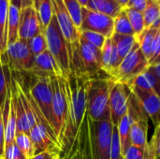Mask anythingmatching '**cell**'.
<instances>
[{"mask_svg":"<svg viewBox=\"0 0 160 159\" xmlns=\"http://www.w3.org/2000/svg\"><path fill=\"white\" fill-rule=\"evenodd\" d=\"M67 80L69 88V117L60 150V152H65L66 156L73 146L86 117L90 78L70 75Z\"/></svg>","mask_w":160,"mask_h":159,"instance_id":"cell-1","label":"cell"},{"mask_svg":"<svg viewBox=\"0 0 160 159\" xmlns=\"http://www.w3.org/2000/svg\"><path fill=\"white\" fill-rule=\"evenodd\" d=\"M115 82L104 71L90 78L87 91L86 114L92 121H101L111 117L109 99Z\"/></svg>","mask_w":160,"mask_h":159,"instance_id":"cell-2","label":"cell"},{"mask_svg":"<svg viewBox=\"0 0 160 159\" xmlns=\"http://www.w3.org/2000/svg\"><path fill=\"white\" fill-rule=\"evenodd\" d=\"M52 112L54 119V132L61 150V143L69 117V88L67 78L52 77Z\"/></svg>","mask_w":160,"mask_h":159,"instance_id":"cell-3","label":"cell"},{"mask_svg":"<svg viewBox=\"0 0 160 159\" xmlns=\"http://www.w3.org/2000/svg\"><path fill=\"white\" fill-rule=\"evenodd\" d=\"M71 75L93 78L102 72L101 50L80 38L78 50L70 58Z\"/></svg>","mask_w":160,"mask_h":159,"instance_id":"cell-4","label":"cell"},{"mask_svg":"<svg viewBox=\"0 0 160 159\" xmlns=\"http://www.w3.org/2000/svg\"><path fill=\"white\" fill-rule=\"evenodd\" d=\"M88 143L91 159H111V142L113 125L111 117L92 121L87 116Z\"/></svg>","mask_w":160,"mask_h":159,"instance_id":"cell-5","label":"cell"},{"mask_svg":"<svg viewBox=\"0 0 160 159\" xmlns=\"http://www.w3.org/2000/svg\"><path fill=\"white\" fill-rule=\"evenodd\" d=\"M44 35L47 41L48 51L57 62L64 77L68 78L71 75V70L68 43L60 30L55 16L52 19Z\"/></svg>","mask_w":160,"mask_h":159,"instance_id":"cell-6","label":"cell"},{"mask_svg":"<svg viewBox=\"0 0 160 159\" xmlns=\"http://www.w3.org/2000/svg\"><path fill=\"white\" fill-rule=\"evenodd\" d=\"M3 64H6L10 71L15 72H30L35 56L31 52L27 41L18 39L8 44L3 54L0 55Z\"/></svg>","mask_w":160,"mask_h":159,"instance_id":"cell-7","label":"cell"},{"mask_svg":"<svg viewBox=\"0 0 160 159\" xmlns=\"http://www.w3.org/2000/svg\"><path fill=\"white\" fill-rule=\"evenodd\" d=\"M148 67V60L142 53L139 43L136 41L132 50L119 64L113 79L116 82L128 84L129 82L143 73Z\"/></svg>","mask_w":160,"mask_h":159,"instance_id":"cell-8","label":"cell"},{"mask_svg":"<svg viewBox=\"0 0 160 159\" xmlns=\"http://www.w3.org/2000/svg\"><path fill=\"white\" fill-rule=\"evenodd\" d=\"M36 80L32 85H29V91L38 105L42 115L54 131V119L52 112V91L51 85V77H35ZM55 133V132H54ZM56 136V135H55Z\"/></svg>","mask_w":160,"mask_h":159,"instance_id":"cell-9","label":"cell"},{"mask_svg":"<svg viewBox=\"0 0 160 159\" xmlns=\"http://www.w3.org/2000/svg\"><path fill=\"white\" fill-rule=\"evenodd\" d=\"M52 2L54 8V16L56 18L60 30L68 43V50L70 61V57L79 48L81 32L72 22V19L65 7L63 0H52Z\"/></svg>","mask_w":160,"mask_h":159,"instance_id":"cell-10","label":"cell"},{"mask_svg":"<svg viewBox=\"0 0 160 159\" xmlns=\"http://www.w3.org/2000/svg\"><path fill=\"white\" fill-rule=\"evenodd\" d=\"M81 31L96 32L104 36L106 38H110L114 33L113 18L98 11L90 10L87 7H82Z\"/></svg>","mask_w":160,"mask_h":159,"instance_id":"cell-11","label":"cell"},{"mask_svg":"<svg viewBox=\"0 0 160 159\" xmlns=\"http://www.w3.org/2000/svg\"><path fill=\"white\" fill-rule=\"evenodd\" d=\"M130 89L123 82H115L112 88L109 99L111 120L113 127H117L121 118L128 112Z\"/></svg>","mask_w":160,"mask_h":159,"instance_id":"cell-12","label":"cell"},{"mask_svg":"<svg viewBox=\"0 0 160 159\" xmlns=\"http://www.w3.org/2000/svg\"><path fill=\"white\" fill-rule=\"evenodd\" d=\"M131 93L140 102L148 118L155 125H160V97L153 90H144L138 87H128Z\"/></svg>","mask_w":160,"mask_h":159,"instance_id":"cell-13","label":"cell"},{"mask_svg":"<svg viewBox=\"0 0 160 159\" xmlns=\"http://www.w3.org/2000/svg\"><path fill=\"white\" fill-rule=\"evenodd\" d=\"M42 33L38 11L33 6L22 7L20 10L19 39L28 41Z\"/></svg>","mask_w":160,"mask_h":159,"instance_id":"cell-14","label":"cell"},{"mask_svg":"<svg viewBox=\"0 0 160 159\" xmlns=\"http://www.w3.org/2000/svg\"><path fill=\"white\" fill-rule=\"evenodd\" d=\"M29 73L35 77H64L57 62L48 50L35 56L34 65Z\"/></svg>","mask_w":160,"mask_h":159,"instance_id":"cell-15","label":"cell"},{"mask_svg":"<svg viewBox=\"0 0 160 159\" xmlns=\"http://www.w3.org/2000/svg\"><path fill=\"white\" fill-rule=\"evenodd\" d=\"M2 112H3V120H4V127H5V147H8L14 143L15 136L17 133L16 113L11 99V80H10V84L8 88V94Z\"/></svg>","mask_w":160,"mask_h":159,"instance_id":"cell-16","label":"cell"},{"mask_svg":"<svg viewBox=\"0 0 160 159\" xmlns=\"http://www.w3.org/2000/svg\"><path fill=\"white\" fill-rule=\"evenodd\" d=\"M35 149V156L46 151H55L60 153L57 142L52 139L48 130L43 127L36 124L28 133Z\"/></svg>","mask_w":160,"mask_h":159,"instance_id":"cell-17","label":"cell"},{"mask_svg":"<svg viewBox=\"0 0 160 159\" xmlns=\"http://www.w3.org/2000/svg\"><path fill=\"white\" fill-rule=\"evenodd\" d=\"M119 64L120 59L116 47L112 37L107 38L101 49V69L113 79Z\"/></svg>","mask_w":160,"mask_h":159,"instance_id":"cell-18","label":"cell"},{"mask_svg":"<svg viewBox=\"0 0 160 159\" xmlns=\"http://www.w3.org/2000/svg\"><path fill=\"white\" fill-rule=\"evenodd\" d=\"M148 134V119L134 121L130 127V143L138 146L149 153V142L147 138Z\"/></svg>","mask_w":160,"mask_h":159,"instance_id":"cell-19","label":"cell"},{"mask_svg":"<svg viewBox=\"0 0 160 159\" xmlns=\"http://www.w3.org/2000/svg\"><path fill=\"white\" fill-rule=\"evenodd\" d=\"M86 7L90 10L108 15L113 19L123 9L117 0H89Z\"/></svg>","mask_w":160,"mask_h":159,"instance_id":"cell-20","label":"cell"},{"mask_svg":"<svg viewBox=\"0 0 160 159\" xmlns=\"http://www.w3.org/2000/svg\"><path fill=\"white\" fill-rule=\"evenodd\" d=\"M20 10L17 7L8 4V45L19 39V25H20Z\"/></svg>","mask_w":160,"mask_h":159,"instance_id":"cell-21","label":"cell"},{"mask_svg":"<svg viewBox=\"0 0 160 159\" xmlns=\"http://www.w3.org/2000/svg\"><path fill=\"white\" fill-rule=\"evenodd\" d=\"M112 39L116 47L118 56L121 61L129 53L136 43L135 36H128V35H120V34H113Z\"/></svg>","mask_w":160,"mask_h":159,"instance_id":"cell-22","label":"cell"},{"mask_svg":"<svg viewBox=\"0 0 160 159\" xmlns=\"http://www.w3.org/2000/svg\"><path fill=\"white\" fill-rule=\"evenodd\" d=\"M158 29H157L153 26L147 27L138 37H136V40L139 43V46H140L142 53L144 54V56L146 57V59L148 61L152 54L153 43H154L156 35L158 33Z\"/></svg>","mask_w":160,"mask_h":159,"instance_id":"cell-23","label":"cell"},{"mask_svg":"<svg viewBox=\"0 0 160 159\" xmlns=\"http://www.w3.org/2000/svg\"><path fill=\"white\" fill-rule=\"evenodd\" d=\"M133 123H134V119L131 117V115L128 112L121 118L119 124L117 125V130H118V135L120 139L122 154H124L125 150L131 144L129 134H130V127Z\"/></svg>","mask_w":160,"mask_h":159,"instance_id":"cell-24","label":"cell"},{"mask_svg":"<svg viewBox=\"0 0 160 159\" xmlns=\"http://www.w3.org/2000/svg\"><path fill=\"white\" fill-rule=\"evenodd\" d=\"M37 11H38V20L40 22L41 32L42 34H44L52 19L54 16V8H53L52 0H42Z\"/></svg>","mask_w":160,"mask_h":159,"instance_id":"cell-25","label":"cell"},{"mask_svg":"<svg viewBox=\"0 0 160 159\" xmlns=\"http://www.w3.org/2000/svg\"><path fill=\"white\" fill-rule=\"evenodd\" d=\"M113 22H114V33L115 34L135 36V33L130 24V22L128 20L125 7H123V9L113 19Z\"/></svg>","mask_w":160,"mask_h":159,"instance_id":"cell-26","label":"cell"},{"mask_svg":"<svg viewBox=\"0 0 160 159\" xmlns=\"http://www.w3.org/2000/svg\"><path fill=\"white\" fill-rule=\"evenodd\" d=\"M14 143L27 159L32 158L35 156L34 145L28 134L23 132H17L15 136Z\"/></svg>","mask_w":160,"mask_h":159,"instance_id":"cell-27","label":"cell"},{"mask_svg":"<svg viewBox=\"0 0 160 159\" xmlns=\"http://www.w3.org/2000/svg\"><path fill=\"white\" fill-rule=\"evenodd\" d=\"M125 9H126L127 14H128L130 24L133 28V31L135 33V37H138L145 29L143 14L142 11L137 10L135 8L125 7Z\"/></svg>","mask_w":160,"mask_h":159,"instance_id":"cell-28","label":"cell"},{"mask_svg":"<svg viewBox=\"0 0 160 159\" xmlns=\"http://www.w3.org/2000/svg\"><path fill=\"white\" fill-rule=\"evenodd\" d=\"M142 14L145 28L150 27L160 17V0H147V4Z\"/></svg>","mask_w":160,"mask_h":159,"instance_id":"cell-29","label":"cell"},{"mask_svg":"<svg viewBox=\"0 0 160 159\" xmlns=\"http://www.w3.org/2000/svg\"><path fill=\"white\" fill-rule=\"evenodd\" d=\"M11 71L9 67L3 64L0 66V109L3 110L8 94V88L10 84Z\"/></svg>","mask_w":160,"mask_h":159,"instance_id":"cell-30","label":"cell"},{"mask_svg":"<svg viewBox=\"0 0 160 159\" xmlns=\"http://www.w3.org/2000/svg\"><path fill=\"white\" fill-rule=\"evenodd\" d=\"M8 9V1L0 0V39L5 50L7 49L8 46V30H7Z\"/></svg>","mask_w":160,"mask_h":159,"instance_id":"cell-31","label":"cell"},{"mask_svg":"<svg viewBox=\"0 0 160 159\" xmlns=\"http://www.w3.org/2000/svg\"><path fill=\"white\" fill-rule=\"evenodd\" d=\"M66 8L68 9L72 22H74L75 26L80 30L82 24V7L77 0H63Z\"/></svg>","mask_w":160,"mask_h":159,"instance_id":"cell-32","label":"cell"},{"mask_svg":"<svg viewBox=\"0 0 160 159\" xmlns=\"http://www.w3.org/2000/svg\"><path fill=\"white\" fill-rule=\"evenodd\" d=\"M27 43H28L29 49H30L31 52L34 54V56H37L48 50L46 37H45V35L42 33L32 37L30 40L27 41Z\"/></svg>","mask_w":160,"mask_h":159,"instance_id":"cell-33","label":"cell"},{"mask_svg":"<svg viewBox=\"0 0 160 159\" xmlns=\"http://www.w3.org/2000/svg\"><path fill=\"white\" fill-rule=\"evenodd\" d=\"M81 38H82L89 44L97 47L99 50L102 49L107 39L104 36L92 31H81Z\"/></svg>","mask_w":160,"mask_h":159,"instance_id":"cell-34","label":"cell"},{"mask_svg":"<svg viewBox=\"0 0 160 159\" xmlns=\"http://www.w3.org/2000/svg\"><path fill=\"white\" fill-rule=\"evenodd\" d=\"M124 159H152L149 153L138 146L130 144L123 154Z\"/></svg>","mask_w":160,"mask_h":159,"instance_id":"cell-35","label":"cell"},{"mask_svg":"<svg viewBox=\"0 0 160 159\" xmlns=\"http://www.w3.org/2000/svg\"><path fill=\"white\" fill-rule=\"evenodd\" d=\"M149 156L152 159L160 158V125L155 127V132L149 142Z\"/></svg>","mask_w":160,"mask_h":159,"instance_id":"cell-36","label":"cell"},{"mask_svg":"<svg viewBox=\"0 0 160 159\" xmlns=\"http://www.w3.org/2000/svg\"><path fill=\"white\" fill-rule=\"evenodd\" d=\"M111 159H124L121 150V143L118 135L117 127H113L111 142Z\"/></svg>","mask_w":160,"mask_h":159,"instance_id":"cell-37","label":"cell"},{"mask_svg":"<svg viewBox=\"0 0 160 159\" xmlns=\"http://www.w3.org/2000/svg\"><path fill=\"white\" fill-rule=\"evenodd\" d=\"M148 64L149 66H155L160 64V27L158 30V33L153 43L152 54L148 61Z\"/></svg>","mask_w":160,"mask_h":159,"instance_id":"cell-38","label":"cell"},{"mask_svg":"<svg viewBox=\"0 0 160 159\" xmlns=\"http://www.w3.org/2000/svg\"><path fill=\"white\" fill-rule=\"evenodd\" d=\"M148 69L154 75L153 82H152L153 91L160 97V64L155 66H149Z\"/></svg>","mask_w":160,"mask_h":159,"instance_id":"cell-39","label":"cell"},{"mask_svg":"<svg viewBox=\"0 0 160 159\" xmlns=\"http://www.w3.org/2000/svg\"><path fill=\"white\" fill-rule=\"evenodd\" d=\"M4 159H27L26 157L19 150V148L13 143L10 146L5 147Z\"/></svg>","mask_w":160,"mask_h":159,"instance_id":"cell-40","label":"cell"},{"mask_svg":"<svg viewBox=\"0 0 160 159\" xmlns=\"http://www.w3.org/2000/svg\"><path fill=\"white\" fill-rule=\"evenodd\" d=\"M5 154V127L3 120V112L0 109V157H4Z\"/></svg>","mask_w":160,"mask_h":159,"instance_id":"cell-41","label":"cell"},{"mask_svg":"<svg viewBox=\"0 0 160 159\" xmlns=\"http://www.w3.org/2000/svg\"><path fill=\"white\" fill-rule=\"evenodd\" d=\"M147 4V0H128L127 6L125 7H131L135 8L140 11H143Z\"/></svg>","mask_w":160,"mask_h":159,"instance_id":"cell-42","label":"cell"},{"mask_svg":"<svg viewBox=\"0 0 160 159\" xmlns=\"http://www.w3.org/2000/svg\"><path fill=\"white\" fill-rule=\"evenodd\" d=\"M30 159H60V153L55 151H46L34 156Z\"/></svg>","mask_w":160,"mask_h":159,"instance_id":"cell-43","label":"cell"},{"mask_svg":"<svg viewBox=\"0 0 160 159\" xmlns=\"http://www.w3.org/2000/svg\"><path fill=\"white\" fill-rule=\"evenodd\" d=\"M77 1L80 3V5H81L82 7H86L87 5H88V3H89V0H77Z\"/></svg>","mask_w":160,"mask_h":159,"instance_id":"cell-44","label":"cell"},{"mask_svg":"<svg viewBox=\"0 0 160 159\" xmlns=\"http://www.w3.org/2000/svg\"><path fill=\"white\" fill-rule=\"evenodd\" d=\"M117 2L121 5L122 7H125L127 6L128 2V0H117Z\"/></svg>","mask_w":160,"mask_h":159,"instance_id":"cell-45","label":"cell"},{"mask_svg":"<svg viewBox=\"0 0 160 159\" xmlns=\"http://www.w3.org/2000/svg\"><path fill=\"white\" fill-rule=\"evenodd\" d=\"M41 1H42V0H35V1H34V7H35L36 9H38V6H39V4H40Z\"/></svg>","mask_w":160,"mask_h":159,"instance_id":"cell-46","label":"cell"},{"mask_svg":"<svg viewBox=\"0 0 160 159\" xmlns=\"http://www.w3.org/2000/svg\"><path fill=\"white\" fill-rule=\"evenodd\" d=\"M2 65V61H1V58H0V66Z\"/></svg>","mask_w":160,"mask_h":159,"instance_id":"cell-47","label":"cell"},{"mask_svg":"<svg viewBox=\"0 0 160 159\" xmlns=\"http://www.w3.org/2000/svg\"><path fill=\"white\" fill-rule=\"evenodd\" d=\"M0 159H4V157H0Z\"/></svg>","mask_w":160,"mask_h":159,"instance_id":"cell-48","label":"cell"}]
</instances>
